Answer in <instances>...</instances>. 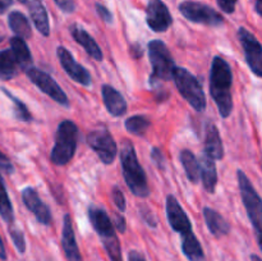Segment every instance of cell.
<instances>
[{"label":"cell","mask_w":262,"mask_h":261,"mask_svg":"<svg viewBox=\"0 0 262 261\" xmlns=\"http://www.w3.org/2000/svg\"><path fill=\"white\" fill-rule=\"evenodd\" d=\"M30 15L35 23L36 28L42 36L48 37L50 36V23H49V15L45 7L40 0H30L28 3Z\"/></svg>","instance_id":"cell-22"},{"label":"cell","mask_w":262,"mask_h":261,"mask_svg":"<svg viewBox=\"0 0 262 261\" xmlns=\"http://www.w3.org/2000/svg\"><path fill=\"white\" fill-rule=\"evenodd\" d=\"M114 228L119 230V233H125L127 230V224H125V219L122 214L119 212H114V223H113Z\"/></svg>","instance_id":"cell-38"},{"label":"cell","mask_w":262,"mask_h":261,"mask_svg":"<svg viewBox=\"0 0 262 261\" xmlns=\"http://www.w3.org/2000/svg\"><path fill=\"white\" fill-rule=\"evenodd\" d=\"M179 12L183 14L184 18L193 23L200 25L211 26V27H219L224 23V18L222 14L212 9L209 5L199 2H184L179 5Z\"/></svg>","instance_id":"cell-8"},{"label":"cell","mask_w":262,"mask_h":261,"mask_svg":"<svg viewBox=\"0 0 262 261\" xmlns=\"http://www.w3.org/2000/svg\"><path fill=\"white\" fill-rule=\"evenodd\" d=\"M146 23L154 32H165L173 23L170 12L161 0H150L146 9Z\"/></svg>","instance_id":"cell-12"},{"label":"cell","mask_w":262,"mask_h":261,"mask_svg":"<svg viewBox=\"0 0 262 261\" xmlns=\"http://www.w3.org/2000/svg\"><path fill=\"white\" fill-rule=\"evenodd\" d=\"M12 4H13L12 0H0V12L4 13Z\"/></svg>","instance_id":"cell-41"},{"label":"cell","mask_w":262,"mask_h":261,"mask_svg":"<svg viewBox=\"0 0 262 261\" xmlns=\"http://www.w3.org/2000/svg\"><path fill=\"white\" fill-rule=\"evenodd\" d=\"M3 40H4V37H3V36H0V42H2Z\"/></svg>","instance_id":"cell-45"},{"label":"cell","mask_w":262,"mask_h":261,"mask_svg":"<svg viewBox=\"0 0 262 261\" xmlns=\"http://www.w3.org/2000/svg\"><path fill=\"white\" fill-rule=\"evenodd\" d=\"M71 33L74 40H76V42H78L91 58H94L97 61L102 60L104 55H102L101 49H100L96 41L94 40V37L87 31H84L81 26L73 25L71 27Z\"/></svg>","instance_id":"cell-19"},{"label":"cell","mask_w":262,"mask_h":261,"mask_svg":"<svg viewBox=\"0 0 262 261\" xmlns=\"http://www.w3.org/2000/svg\"><path fill=\"white\" fill-rule=\"evenodd\" d=\"M112 196H113V201H114L117 209L119 210L120 212L125 211V197H124V194H123L122 189H120L119 187L115 186L114 188H113Z\"/></svg>","instance_id":"cell-32"},{"label":"cell","mask_w":262,"mask_h":261,"mask_svg":"<svg viewBox=\"0 0 262 261\" xmlns=\"http://www.w3.org/2000/svg\"><path fill=\"white\" fill-rule=\"evenodd\" d=\"M200 179H202L204 188L209 193H214L217 184V171L215 161L207 155H202L200 160Z\"/></svg>","instance_id":"cell-20"},{"label":"cell","mask_w":262,"mask_h":261,"mask_svg":"<svg viewBox=\"0 0 262 261\" xmlns=\"http://www.w3.org/2000/svg\"><path fill=\"white\" fill-rule=\"evenodd\" d=\"M205 155L212 160H222L224 158V146L220 138L219 129L214 123H207L206 137H205Z\"/></svg>","instance_id":"cell-18"},{"label":"cell","mask_w":262,"mask_h":261,"mask_svg":"<svg viewBox=\"0 0 262 261\" xmlns=\"http://www.w3.org/2000/svg\"><path fill=\"white\" fill-rule=\"evenodd\" d=\"M0 170H3L7 174H13V171H14V166H13L12 161L2 151H0Z\"/></svg>","instance_id":"cell-34"},{"label":"cell","mask_w":262,"mask_h":261,"mask_svg":"<svg viewBox=\"0 0 262 261\" xmlns=\"http://www.w3.org/2000/svg\"><path fill=\"white\" fill-rule=\"evenodd\" d=\"M26 74H27L30 81L32 82L36 87H38L43 94L50 96L54 101L58 102L59 105H61V106L64 107L69 106L68 96H67L66 92L61 90V87L54 81L53 77H51L50 74H48L46 72H42L41 69L35 68V67H30V68L26 71Z\"/></svg>","instance_id":"cell-10"},{"label":"cell","mask_w":262,"mask_h":261,"mask_svg":"<svg viewBox=\"0 0 262 261\" xmlns=\"http://www.w3.org/2000/svg\"><path fill=\"white\" fill-rule=\"evenodd\" d=\"M166 217H168L169 225L171 227V229L178 232L181 235L193 232L188 215L186 214L183 207L181 206L178 200L173 194H169L166 197Z\"/></svg>","instance_id":"cell-14"},{"label":"cell","mask_w":262,"mask_h":261,"mask_svg":"<svg viewBox=\"0 0 262 261\" xmlns=\"http://www.w3.org/2000/svg\"><path fill=\"white\" fill-rule=\"evenodd\" d=\"M120 163H122L123 177L125 179L128 188L135 196L147 197L150 188L147 184V177L137 159L135 146L130 141L125 140L120 147Z\"/></svg>","instance_id":"cell-2"},{"label":"cell","mask_w":262,"mask_h":261,"mask_svg":"<svg viewBox=\"0 0 262 261\" xmlns=\"http://www.w3.org/2000/svg\"><path fill=\"white\" fill-rule=\"evenodd\" d=\"M251 261H262V258L257 255H251Z\"/></svg>","instance_id":"cell-43"},{"label":"cell","mask_w":262,"mask_h":261,"mask_svg":"<svg viewBox=\"0 0 262 261\" xmlns=\"http://www.w3.org/2000/svg\"><path fill=\"white\" fill-rule=\"evenodd\" d=\"M22 200L25 206L33 212L38 223L49 225L51 223V212L49 207L42 202L37 191L33 187H27L22 191Z\"/></svg>","instance_id":"cell-15"},{"label":"cell","mask_w":262,"mask_h":261,"mask_svg":"<svg viewBox=\"0 0 262 261\" xmlns=\"http://www.w3.org/2000/svg\"><path fill=\"white\" fill-rule=\"evenodd\" d=\"M2 90H3V92H4V94L7 95L10 100H12L13 105H14L15 118H17L18 120H20V122H31V120H32V115H31L28 107L26 106V105L23 104L19 99H18V97L13 96V95L10 94L8 90H5V89H2Z\"/></svg>","instance_id":"cell-30"},{"label":"cell","mask_w":262,"mask_h":261,"mask_svg":"<svg viewBox=\"0 0 262 261\" xmlns=\"http://www.w3.org/2000/svg\"><path fill=\"white\" fill-rule=\"evenodd\" d=\"M9 232H10V237H12V240H13V243H14L15 248L18 250V252L25 253L26 240H25V235H23L22 230H19L18 228L10 227Z\"/></svg>","instance_id":"cell-31"},{"label":"cell","mask_w":262,"mask_h":261,"mask_svg":"<svg viewBox=\"0 0 262 261\" xmlns=\"http://www.w3.org/2000/svg\"><path fill=\"white\" fill-rule=\"evenodd\" d=\"M232 84L233 73L229 63L222 56H215L210 69V94L222 118H228L232 114Z\"/></svg>","instance_id":"cell-1"},{"label":"cell","mask_w":262,"mask_h":261,"mask_svg":"<svg viewBox=\"0 0 262 261\" xmlns=\"http://www.w3.org/2000/svg\"><path fill=\"white\" fill-rule=\"evenodd\" d=\"M87 143L97 154L100 160L109 165L118 155V146L112 133L106 128L94 129L87 135Z\"/></svg>","instance_id":"cell-9"},{"label":"cell","mask_w":262,"mask_h":261,"mask_svg":"<svg viewBox=\"0 0 262 261\" xmlns=\"http://www.w3.org/2000/svg\"><path fill=\"white\" fill-rule=\"evenodd\" d=\"M124 127L132 135L142 136L145 135L146 130L150 127V120L145 115H133V117H129L125 120Z\"/></svg>","instance_id":"cell-29"},{"label":"cell","mask_w":262,"mask_h":261,"mask_svg":"<svg viewBox=\"0 0 262 261\" xmlns=\"http://www.w3.org/2000/svg\"><path fill=\"white\" fill-rule=\"evenodd\" d=\"M128 261H146V260L141 252H138V251H130V252L128 253Z\"/></svg>","instance_id":"cell-40"},{"label":"cell","mask_w":262,"mask_h":261,"mask_svg":"<svg viewBox=\"0 0 262 261\" xmlns=\"http://www.w3.org/2000/svg\"><path fill=\"white\" fill-rule=\"evenodd\" d=\"M101 94L105 107L113 117H122L127 113V101L118 90L110 84H104Z\"/></svg>","instance_id":"cell-17"},{"label":"cell","mask_w":262,"mask_h":261,"mask_svg":"<svg viewBox=\"0 0 262 261\" xmlns=\"http://www.w3.org/2000/svg\"><path fill=\"white\" fill-rule=\"evenodd\" d=\"M181 163L183 165L184 171H186V176L192 183H199L200 182V164L197 158L194 156V154L189 150H183L181 151Z\"/></svg>","instance_id":"cell-26"},{"label":"cell","mask_w":262,"mask_h":261,"mask_svg":"<svg viewBox=\"0 0 262 261\" xmlns=\"http://www.w3.org/2000/svg\"><path fill=\"white\" fill-rule=\"evenodd\" d=\"M148 58H150L152 74L151 81H170L173 78V72L176 63L173 60L168 46L160 40H152L148 42Z\"/></svg>","instance_id":"cell-7"},{"label":"cell","mask_w":262,"mask_h":261,"mask_svg":"<svg viewBox=\"0 0 262 261\" xmlns=\"http://www.w3.org/2000/svg\"><path fill=\"white\" fill-rule=\"evenodd\" d=\"M238 184H239L241 196H242L243 204L247 210L250 222L252 223V227L255 228L256 235H257L258 246L261 247V234H262V201L261 197L251 184L248 177L242 170H238Z\"/></svg>","instance_id":"cell-6"},{"label":"cell","mask_w":262,"mask_h":261,"mask_svg":"<svg viewBox=\"0 0 262 261\" xmlns=\"http://www.w3.org/2000/svg\"><path fill=\"white\" fill-rule=\"evenodd\" d=\"M56 55H58L59 61H60L61 67L66 71V73L74 82H78L79 84H82L84 87L91 86V76H90V73L86 71L84 67H82L81 64L74 60L71 51L67 50L64 46H58L56 48Z\"/></svg>","instance_id":"cell-13"},{"label":"cell","mask_w":262,"mask_h":261,"mask_svg":"<svg viewBox=\"0 0 262 261\" xmlns=\"http://www.w3.org/2000/svg\"><path fill=\"white\" fill-rule=\"evenodd\" d=\"M54 2L64 13H73L76 9L74 0H54Z\"/></svg>","instance_id":"cell-37"},{"label":"cell","mask_w":262,"mask_h":261,"mask_svg":"<svg viewBox=\"0 0 262 261\" xmlns=\"http://www.w3.org/2000/svg\"><path fill=\"white\" fill-rule=\"evenodd\" d=\"M173 81L179 94L188 101V104L197 112L206 109V96L199 79L189 73L186 68L176 67L173 72Z\"/></svg>","instance_id":"cell-5"},{"label":"cell","mask_w":262,"mask_h":261,"mask_svg":"<svg viewBox=\"0 0 262 261\" xmlns=\"http://www.w3.org/2000/svg\"><path fill=\"white\" fill-rule=\"evenodd\" d=\"M19 3H22V4H25V3H27V0H18Z\"/></svg>","instance_id":"cell-44"},{"label":"cell","mask_w":262,"mask_h":261,"mask_svg":"<svg viewBox=\"0 0 262 261\" xmlns=\"http://www.w3.org/2000/svg\"><path fill=\"white\" fill-rule=\"evenodd\" d=\"M8 23H9L10 30L18 37L25 40V38H30L32 36V28H31L27 17L23 13L12 12L9 14V17H8Z\"/></svg>","instance_id":"cell-25"},{"label":"cell","mask_w":262,"mask_h":261,"mask_svg":"<svg viewBox=\"0 0 262 261\" xmlns=\"http://www.w3.org/2000/svg\"><path fill=\"white\" fill-rule=\"evenodd\" d=\"M204 217L206 222L207 228H209L210 233L215 237H222V235H227L230 232L229 223L225 220L224 216L219 214L216 210L211 209V207H205L204 209Z\"/></svg>","instance_id":"cell-21"},{"label":"cell","mask_w":262,"mask_h":261,"mask_svg":"<svg viewBox=\"0 0 262 261\" xmlns=\"http://www.w3.org/2000/svg\"><path fill=\"white\" fill-rule=\"evenodd\" d=\"M89 219L91 222L92 227L96 230L97 234L100 235L112 261H123L122 258V248H120L119 240L115 233V228L110 220L109 215L101 207L90 206L89 210Z\"/></svg>","instance_id":"cell-3"},{"label":"cell","mask_w":262,"mask_h":261,"mask_svg":"<svg viewBox=\"0 0 262 261\" xmlns=\"http://www.w3.org/2000/svg\"><path fill=\"white\" fill-rule=\"evenodd\" d=\"M0 216L3 220L9 224L14 223V212H13L12 202H10L9 196H8L7 188L4 186L2 176H0Z\"/></svg>","instance_id":"cell-28"},{"label":"cell","mask_w":262,"mask_h":261,"mask_svg":"<svg viewBox=\"0 0 262 261\" xmlns=\"http://www.w3.org/2000/svg\"><path fill=\"white\" fill-rule=\"evenodd\" d=\"M216 2L220 9L224 13H227V14H232L234 12L237 0H216Z\"/></svg>","instance_id":"cell-35"},{"label":"cell","mask_w":262,"mask_h":261,"mask_svg":"<svg viewBox=\"0 0 262 261\" xmlns=\"http://www.w3.org/2000/svg\"><path fill=\"white\" fill-rule=\"evenodd\" d=\"M18 64L10 50L0 51V79L9 81L17 74Z\"/></svg>","instance_id":"cell-27"},{"label":"cell","mask_w":262,"mask_h":261,"mask_svg":"<svg viewBox=\"0 0 262 261\" xmlns=\"http://www.w3.org/2000/svg\"><path fill=\"white\" fill-rule=\"evenodd\" d=\"M0 258H2V260H5V258H7V253H5L4 243H3L2 237H0Z\"/></svg>","instance_id":"cell-42"},{"label":"cell","mask_w":262,"mask_h":261,"mask_svg":"<svg viewBox=\"0 0 262 261\" xmlns=\"http://www.w3.org/2000/svg\"><path fill=\"white\" fill-rule=\"evenodd\" d=\"M61 246L66 253L67 261H82V256L79 253L78 245H77L76 235H74L72 217L69 214L64 215L63 219V234H61Z\"/></svg>","instance_id":"cell-16"},{"label":"cell","mask_w":262,"mask_h":261,"mask_svg":"<svg viewBox=\"0 0 262 261\" xmlns=\"http://www.w3.org/2000/svg\"><path fill=\"white\" fill-rule=\"evenodd\" d=\"M96 12H97V14L100 15V18L104 20V22H106V23H112L113 22V14L110 13V10L107 9L106 7H104L102 4H99V3H97V4H96Z\"/></svg>","instance_id":"cell-36"},{"label":"cell","mask_w":262,"mask_h":261,"mask_svg":"<svg viewBox=\"0 0 262 261\" xmlns=\"http://www.w3.org/2000/svg\"><path fill=\"white\" fill-rule=\"evenodd\" d=\"M141 214H142V217L145 219V222L147 223L150 227H156V219H155V216H154V214L150 211V210L141 209Z\"/></svg>","instance_id":"cell-39"},{"label":"cell","mask_w":262,"mask_h":261,"mask_svg":"<svg viewBox=\"0 0 262 261\" xmlns=\"http://www.w3.org/2000/svg\"><path fill=\"white\" fill-rule=\"evenodd\" d=\"M78 143V127L72 120H63L58 125L55 145L51 150L50 159L55 165L63 166L73 159Z\"/></svg>","instance_id":"cell-4"},{"label":"cell","mask_w":262,"mask_h":261,"mask_svg":"<svg viewBox=\"0 0 262 261\" xmlns=\"http://www.w3.org/2000/svg\"><path fill=\"white\" fill-rule=\"evenodd\" d=\"M151 160L154 161L156 166L159 169H164L165 168V156H164L163 151L158 147H154L151 150Z\"/></svg>","instance_id":"cell-33"},{"label":"cell","mask_w":262,"mask_h":261,"mask_svg":"<svg viewBox=\"0 0 262 261\" xmlns=\"http://www.w3.org/2000/svg\"><path fill=\"white\" fill-rule=\"evenodd\" d=\"M10 51L14 55L18 67L25 72L27 71L31 64H32V55H31V51L26 41L23 38L18 37V36L12 37L10 38Z\"/></svg>","instance_id":"cell-23"},{"label":"cell","mask_w":262,"mask_h":261,"mask_svg":"<svg viewBox=\"0 0 262 261\" xmlns=\"http://www.w3.org/2000/svg\"><path fill=\"white\" fill-rule=\"evenodd\" d=\"M238 38L245 50L246 61L256 77H262V46L255 35L241 27L238 30Z\"/></svg>","instance_id":"cell-11"},{"label":"cell","mask_w":262,"mask_h":261,"mask_svg":"<svg viewBox=\"0 0 262 261\" xmlns=\"http://www.w3.org/2000/svg\"><path fill=\"white\" fill-rule=\"evenodd\" d=\"M182 251L189 261H205L202 246L193 232L182 235Z\"/></svg>","instance_id":"cell-24"}]
</instances>
